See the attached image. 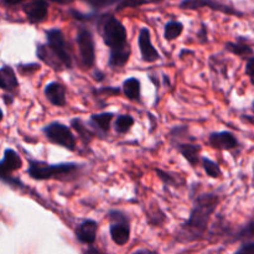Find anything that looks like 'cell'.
<instances>
[{"label":"cell","instance_id":"cb8c5ba5","mask_svg":"<svg viewBox=\"0 0 254 254\" xmlns=\"http://www.w3.org/2000/svg\"><path fill=\"white\" fill-rule=\"evenodd\" d=\"M201 161H202V168L205 170L206 175L212 179H218L222 176V170H221L220 165L217 163L212 161L211 159L206 158V156L201 158Z\"/></svg>","mask_w":254,"mask_h":254},{"label":"cell","instance_id":"7402d4cb","mask_svg":"<svg viewBox=\"0 0 254 254\" xmlns=\"http://www.w3.org/2000/svg\"><path fill=\"white\" fill-rule=\"evenodd\" d=\"M134 122L135 121L130 114H119L114 122V129L118 134H126L134 126Z\"/></svg>","mask_w":254,"mask_h":254},{"label":"cell","instance_id":"8992f818","mask_svg":"<svg viewBox=\"0 0 254 254\" xmlns=\"http://www.w3.org/2000/svg\"><path fill=\"white\" fill-rule=\"evenodd\" d=\"M76 42L83 67L84 68H92L96 64V47H94V39L91 30L81 27L77 32Z\"/></svg>","mask_w":254,"mask_h":254},{"label":"cell","instance_id":"83f0119b","mask_svg":"<svg viewBox=\"0 0 254 254\" xmlns=\"http://www.w3.org/2000/svg\"><path fill=\"white\" fill-rule=\"evenodd\" d=\"M155 173L158 174L159 178H160L165 184H171V185H174V186H178V181L174 180V178H176V175L165 173V171L159 170V169H155Z\"/></svg>","mask_w":254,"mask_h":254},{"label":"cell","instance_id":"9a60e30c","mask_svg":"<svg viewBox=\"0 0 254 254\" xmlns=\"http://www.w3.org/2000/svg\"><path fill=\"white\" fill-rule=\"evenodd\" d=\"M36 56L39 57L40 61L46 64L47 66H50L52 69H55V71H62V69L66 68L64 62L57 57V55L52 51L51 47L47 44L37 45Z\"/></svg>","mask_w":254,"mask_h":254},{"label":"cell","instance_id":"f546056e","mask_svg":"<svg viewBox=\"0 0 254 254\" xmlns=\"http://www.w3.org/2000/svg\"><path fill=\"white\" fill-rule=\"evenodd\" d=\"M236 253H237V254H242V253L254 254V241H253V242L243 243V245L241 246V247L238 248L237 251H236Z\"/></svg>","mask_w":254,"mask_h":254},{"label":"cell","instance_id":"5bb4252c","mask_svg":"<svg viewBox=\"0 0 254 254\" xmlns=\"http://www.w3.org/2000/svg\"><path fill=\"white\" fill-rule=\"evenodd\" d=\"M45 97L47 101L55 107H64L66 106V87L62 83L56 81L49 82L44 89Z\"/></svg>","mask_w":254,"mask_h":254},{"label":"cell","instance_id":"484cf974","mask_svg":"<svg viewBox=\"0 0 254 254\" xmlns=\"http://www.w3.org/2000/svg\"><path fill=\"white\" fill-rule=\"evenodd\" d=\"M86 4H88L89 6L93 7L94 10H101L104 9V7L112 6V5H116L122 2L123 0H82Z\"/></svg>","mask_w":254,"mask_h":254},{"label":"cell","instance_id":"d6986e66","mask_svg":"<svg viewBox=\"0 0 254 254\" xmlns=\"http://www.w3.org/2000/svg\"><path fill=\"white\" fill-rule=\"evenodd\" d=\"M140 81L136 79L135 77H130V78H127L123 82V93L130 101H138L140 98Z\"/></svg>","mask_w":254,"mask_h":254},{"label":"cell","instance_id":"6da1fadb","mask_svg":"<svg viewBox=\"0 0 254 254\" xmlns=\"http://www.w3.org/2000/svg\"><path fill=\"white\" fill-rule=\"evenodd\" d=\"M101 26L98 25V31H101L102 39L106 46L111 50L108 60V66L112 69L123 68L130 59L131 47L128 42L127 29L123 22L119 21L113 15H104L101 20Z\"/></svg>","mask_w":254,"mask_h":254},{"label":"cell","instance_id":"4316f807","mask_svg":"<svg viewBox=\"0 0 254 254\" xmlns=\"http://www.w3.org/2000/svg\"><path fill=\"white\" fill-rule=\"evenodd\" d=\"M40 64H17V69H19L20 73L22 76H31L34 74L35 72L39 71L40 69Z\"/></svg>","mask_w":254,"mask_h":254},{"label":"cell","instance_id":"ac0fdd59","mask_svg":"<svg viewBox=\"0 0 254 254\" xmlns=\"http://www.w3.org/2000/svg\"><path fill=\"white\" fill-rule=\"evenodd\" d=\"M0 87L2 91H14L19 87V81L15 74V71L10 66H4L0 69Z\"/></svg>","mask_w":254,"mask_h":254},{"label":"cell","instance_id":"8fae6325","mask_svg":"<svg viewBox=\"0 0 254 254\" xmlns=\"http://www.w3.org/2000/svg\"><path fill=\"white\" fill-rule=\"evenodd\" d=\"M208 144L217 150H232L238 146V140L228 130L213 131L208 135Z\"/></svg>","mask_w":254,"mask_h":254},{"label":"cell","instance_id":"f1b7e54d","mask_svg":"<svg viewBox=\"0 0 254 254\" xmlns=\"http://www.w3.org/2000/svg\"><path fill=\"white\" fill-rule=\"evenodd\" d=\"M246 74L250 78L251 83L254 84V56H251L246 64Z\"/></svg>","mask_w":254,"mask_h":254},{"label":"cell","instance_id":"5b68a950","mask_svg":"<svg viewBox=\"0 0 254 254\" xmlns=\"http://www.w3.org/2000/svg\"><path fill=\"white\" fill-rule=\"evenodd\" d=\"M111 226L109 233L111 238L117 246H126L130 240V226L128 217L121 211L113 210L108 213Z\"/></svg>","mask_w":254,"mask_h":254},{"label":"cell","instance_id":"30bf717a","mask_svg":"<svg viewBox=\"0 0 254 254\" xmlns=\"http://www.w3.org/2000/svg\"><path fill=\"white\" fill-rule=\"evenodd\" d=\"M138 45H139V50H140V56L141 60L144 62H155L158 61L160 55H159V51L155 49V46L151 42V34L150 30L148 27L143 26L140 27L139 30V35H138Z\"/></svg>","mask_w":254,"mask_h":254},{"label":"cell","instance_id":"3957f363","mask_svg":"<svg viewBox=\"0 0 254 254\" xmlns=\"http://www.w3.org/2000/svg\"><path fill=\"white\" fill-rule=\"evenodd\" d=\"M81 165L76 163L47 164L29 159L27 174L34 180H71L78 174Z\"/></svg>","mask_w":254,"mask_h":254},{"label":"cell","instance_id":"4fadbf2b","mask_svg":"<svg viewBox=\"0 0 254 254\" xmlns=\"http://www.w3.org/2000/svg\"><path fill=\"white\" fill-rule=\"evenodd\" d=\"M22 166V160L19 154L14 149H5L4 155H2L1 163H0V174H1L2 180L10 176V174L19 170Z\"/></svg>","mask_w":254,"mask_h":254},{"label":"cell","instance_id":"1f68e13d","mask_svg":"<svg viewBox=\"0 0 254 254\" xmlns=\"http://www.w3.org/2000/svg\"><path fill=\"white\" fill-rule=\"evenodd\" d=\"M50 1H52V2H56V4L67 5V4H69V2L74 1V0H50Z\"/></svg>","mask_w":254,"mask_h":254},{"label":"cell","instance_id":"d4e9b609","mask_svg":"<svg viewBox=\"0 0 254 254\" xmlns=\"http://www.w3.org/2000/svg\"><path fill=\"white\" fill-rule=\"evenodd\" d=\"M163 0H123L122 2H119L118 6H117V11L122 9H126V7H136L141 6V5L145 4H155V2H160Z\"/></svg>","mask_w":254,"mask_h":254},{"label":"cell","instance_id":"d6a6232c","mask_svg":"<svg viewBox=\"0 0 254 254\" xmlns=\"http://www.w3.org/2000/svg\"><path fill=\"white\" fill-rule=\"evenodd\" d=\"M252 109H253V112H254V102H253V107H252Z\"/></svg>","mask_w":254,"mask_h":254},{"label":"cell","instance_id":"603a6c76","mask_svg":"<svg viewBox=\"0 0 254 254\" xmlns=\"http://www.w3.org/2000/svg\"><path fill=\"white\" fill-rule=\"evenodd\" d=\"M226 50L232 52V54L237 55V56L243 57V59H246V57L250 59L253 55L252 47L250 45L242 44V42H227L226 44Z\"/></svg>","mask_w":254,"mask_h":254},{"label":"cell","instance_id":"4dcf8cb0","mask_svg":"<svg viewBox=\"0 0 254 254\" xmlns=\"http://www.w3.org/2000/svg\"><path fill=\"white\" fill-rule=\"evenodd\" d=\"M27 1V0H1L2 5H6V6H12V5L22 4V2Z\"/></svg>","mask_w":254,"mask_h":254},{"label":"cell","instance_id":"ffe728a7","mask_svg":"<svg viewBox=\"0 0 254 254\" xmlns=\"http://www.w3.org/2000/svg\"><path fill=\"white\" fill-rule=\"evenodd\" d=\"M183 32V22L176 21V20H170V21L166 22L165 26H164V37H165L166 41H174V40L178 39L179 36H181Z\"/></svg>","mask_w":254,"mask_h":254},{"label":"cell","instance_id":"7a4b0ae2","mask_svg":"<svg viewBox=\"0 0 254 254\" xmlns=\"http://www.w3.org/2000/svg\"><path fill=\"white\" fill-rule=\"evenodd\" d=\"M220 197L215 193H202L196 197L192 211L188 221L179 228L176 240L183 243H191L201 240L207 231L208 221L217 208Z\"/></svg>","mask_w":254,"mask_h":254},{"label":"cell","instance_id":"2e32d148","mask_svg":"<svg viewBox=\"0 0 254 254\" xmlns=\"http://www.w3.org/2000/svg\"><path fill=\"white\" fill-rule=\"evenodd\" d=\"M114 118V113L111 112H102V113L92 114L88 124L96 133H101L106 135L111 129V123Z\"/></svg>","mask_w":254,"mask_h":254},{"label":"cell","instance_id":"ba28073f","mask_svg":"<svg viewBox=\"0 0 254 254\" xmlns=\"http://www.w3.org/2000/svg\"><path fill=\"white\" fill-rule=\"evenodd\" d=\"M179 7L184 10H196L201 9V7H210V9L215 10V11H220L226 15H236V16L242 15L235 7L223 4L221 1H217V0H183L179 4Z\"/></svg>","mask_w":254,"mask_h":254},{"label":"cell","instance_id":"44dd1931","mask_svg":"<svg viewBox=\"0 0 254 254\" xmlns=\"http://www.w3.org/2000/svg\"><path fill=\"white\" fill-rule=\"evenodd\" d=\"M71 127L78 133L79 138L84 144H88L93 139V131L84 124V122L79 118L71 119Z\"/></svg>","mask_w":254,"mask_h":254},{"label":"cell","instance_id":"9c48e42d","mask_svg":"<svg viewBox=\"0 0 254 254\" xmlns=\"http://www.w3.org/2000/svg\"><path fill=\"white\" fill-rule=\"evenodd\" d=\"M21 9L31 24H40L49 15V1L47 0H27L22 2Z\"/></svg>","mask_w":254,"mask_h":254},{"label":"cell","instance_id":"e0dca14e","mask_svg":"<svg viewBox=\"0 0 254 254\" xmlns=\"http://www.w3.org/2000/svg\"><path fill=\"white\" fill-rule=\"evenodd\" d=\"M176 149L179 150V153L189 161L192 166H197L198 163L201 160L200 151H201V145L192 143H184V141H178L175 143Z\"/></svg>","mask_w":254,"mask_h":254},{"label":"cell","instance_id":"52a82bcc","mask_svg":"<svg viewBox=\"0 0 254 254\" xmlns=\"http://www.w3.org/2000/svg\"><path fill=\"white\" fill-rule=\"evenodd\" d=\"M46 39L47 45L51 47V50L57 55V57L64 62L66 68H72L73 62H72V56L69 55L68 50H67L64 32L57 29V27H54V29H50L46 31Z\"/></svg>","mask_w":254,"mask_h":254},{"label":"cell","instance_id":"7c38bea8","mask_svg":"<svg viewBox=\"0 0 254 254\" xmlns=\"http://www.w3.org/2000/svg\"><path fill=\"white\" fill-rule=\"evenodd\" d=\"M97 231H98V225L94 220H83L79 222L74 228V235L76 238L81 243L92 246L96 242Z\"/></svg>","mask_w":254,"mask_h":254},{"label":"cell","instance_id":"277c9868","mask_svg":"<svg viewBox=\"0 0 254 254\" xmlns=\"http://www.w3.org/2000/svg\"><path fill=\"white\" fill-rule=\"evenodd\" d=\"M42 133L50 143L67 149L69 151L76 150V138L71 128L60 122H51L42 128Z\"/></svg>","mask_w":254,"mask_h":254}]
</instances>
